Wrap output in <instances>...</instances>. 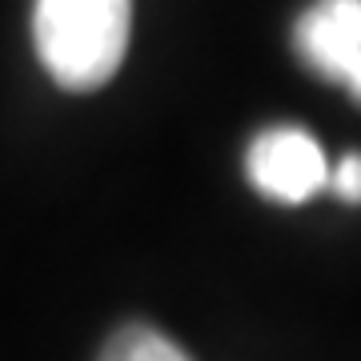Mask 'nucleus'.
I'll list each match as a JSON object with an SVG mask.
<instances>
[{
  "label": "nucleus",
  "mask_w": 361,
  "mask_h": 361,
  "mask_svg": "<svg viewBox=\"0 0 361 361\" xmlns=\"http://www.w3.org/2000/svg\"><path fill=\"white\" fill-rule=\"evenodd\" d=\"M133 0H37L32 40L40 65L68 92H92L125 61Z\"/></svg>",
  "instance_id": "nucleus-1"
},
{
  "label": "nucleus",
  "mask_w": 361,
  "mask_h": 361,
  "mask_svg": "<svg viewBox=\"0 0 361 361\" xmlns=\"http://www.w3.org/2000/svg\"><path fill=\"white\" fill-rule=\"evenodd\" d=\"M249 185L277 205H305L329 185V161L322 145L297 125H277L253 137L245 153Z\"/></svg>",
  "instance_id": "nucleus-2"
},
{
  "label": "nucleus",
  "mask_w": 361,
  "mask_h": 361,
  "mask_svg": "<svg viewBox=\"0 0 361 361\" xmlns=\"http://www.w3.org/2000/svg\"><path fill=\"white\" fill-rule=\"evenodd\" d=\"M293 49L301 65L361 104V0H317L297 16Z\"/></svg>",
  "instance_id": "nucleus-3"
},
{
  "label": "nucleus",
  "mask_w": 361,
  "mask_h": 361,
  "mask_svg": "<svg viewBox=\"0 0 361 361\" xmlns=\"http://www.w3.org/2000/svg\"><path fill=\"white\" fill-rule=\"evenodd\" d=\"M109 357H125V361H177L189 357L177 341H169L165 334H157L149 325H129L113 337L109 345Z\"/></svg>",
  "instance_id": "nucleus-4"
},
{
  "label": "nucleus",
  "mask_w": 361,
  "mask_h": 361,
  "mask_svg": "<svg viewBox=\"0 0 361 361\" xmlns=\"http://www.w3.org/2000/svg\"><path fill=\"white\" fill-rule=\"evenodd\" d=\"M329 189H334L345 205H361V153L341 157V161L329 169Z\"/></svg>",
  "instance_id": "nucleus-5"
}]
</instances>
